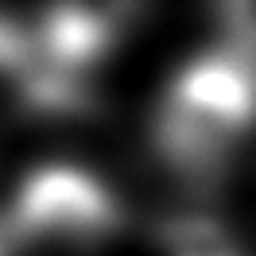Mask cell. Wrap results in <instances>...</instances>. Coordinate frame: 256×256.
<instances>
[{
	"instance_id": "cell-1",
	"label": "cell",
	"mask_w": 256,
	"mask_h": 256,
	"mask_svg": "<svg viewBox=\"0 0 256 256\" xmlns=\"http://www.w3.org/2000/svg\"><path fill=\"white\" fill-rule=\"evenodd\" d=\"M256 128V66L237 50L214 47L190 54L167 82L152 140L160 160L182 178H214Z\"/></svg>"
},
{
	"instance_id": "cell-2",
	"label": "cell",
	"mask_w": 256,
	"mask_h": 256,
	"mask_svg": "<svg viewBox=\"0 0 256 256\" xmlns=\"http://www.w3.org/2000/svg\"><path fill=\"white\" fill-rule=\"evenodd\" d=\"M124 222L120 198L97 175L50 163L20 182L12 206L4 214L8 237L16 244H58V248H90L109 240Z\"/></svg>"
},
{
	"instance_id": "cell-3",
	"label": "cell",
	"mask_w": 256,
	"mask_h": 256,
	"mask_svg": "<svg viewBox=\"0 0 256 256\" xmlns=\"http://www.w3.org/2000/svg\"><path fill=\"white\" fill-rule=\"evenodd\" d=\"M163 256H244L233 233L206 214H175L160 229Z\"/></svg>"
},
{
	"instance_id": "cell-4",
	"label": "cell",
	"mask_w": 256,
	"mask_h": 256,
	"mask_svg": "<svg viewBox=\"0 0 256 256\" xmlns=\"http://www.w3.org/2000/svg\"><path fill=\"white\" fill-rule=\"evenodd\" d=\"M218 28H222V47L244 54L256 66V4H225V8H218Z\"/></svg>"
},
{
	"instance_id": "cell-5",
	"label": "cell",
	"mask_w": 256,
	"mask_h": 256,
	"mask_svg": "<svg viewBox=\"0 0 256 256\" xmlns=\"http://www.w3.org/2000/svg\"><path fill=\"white\" fill-rule=\"evenodd\" d=\"M16 50H20V16L0 12V74L4 78H8V70L16 62Z\"/></svg>"
}]
</instances>
